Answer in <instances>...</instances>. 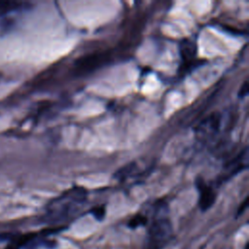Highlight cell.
<instances>
[{"mask_svg":"<svg viewBox=\"0 0 249 249\" xmlns=\"http://www.w3.org/2000/svg\"><path fill=\"white\" fill-rule=\"evenodd\" d=\"M91 215L97 220V221H102L105 217V214H106V210H105V207L104 206H95L93 207L90 211Z\"/></svg>","mask_w":249,"mask_h":249,"instance_id":"obj_9","label":"cell"},{"mask_svg":"<svg viewBox=\"0 0 249 249\" xmlns=\"http://www.w3.org/2000/svg\"><path fill=\"white\" fill-rule=\"evenodd\" d=\"M172 224L169 209L165 201H157L152 210L151 221L148 222V231L144 249H162L171 239Z\"/></svg>","mask_w":249,"mask_h":249,"instance_id":"obj_2","label":"cell"},{"mask_svg":"<svg viewBox=\"0 0 249 249\" xmlns=\"http://www.w3.org/2000/svg\"><path fill=\"white\" fill-rule=\"evenodd\" d=\"M221 116L219 113H213L210 116L203 119L196 128V133L197 139L206 142L213 138L220 127Z\"/></svg>","mask_w":249,"mask_h":249,"instance_id":"obj_4","label":"cell"},{"mask_svg":"<svg viewBox=\"0 0 249 249\" xmlns=\"http://www.w3.org/2000/svg\"><path fill=\"white\" fill-rule=\"evenodd\" d=\"M87 196V191L83 187L75 186L67 190L50 203L46 221L54 225L70 221L83 208Z\"/></svg>","mask_w":249,"mask_h":249,"instance_id":"obj_1","label":"cell"},{"mask_svg":"<svg viewBox=\"0 0 249 249\" xmlns=\"http://www.w3.org/2000/svg\"><path fill=\"white\" fill-rule=\"evenodd\" d=\"M247 92H248V86H247V82L245 81L244 84L241 86L240 90L238 91V96L243 97V96H245L247 94Z\"/></svg>","mask_w":249,"mask_h":249,"instance_id":"obj_10","label":"cell"},{"mask_svg":"<svg viewBox=\"0 0 249 249\" xmlns=\"http://www.w3.org/2000/svg\"><path fill=\"white\" fill-rule=\"evenodd\" d=\"M247 208V198H245V200L242 202V206L240 205V207L238 208V210H237V214H236V216H239L240 214H242L243 212H244V210Z\"/></svg>","mask_w":249,"mask_h":249,"instance_id":"obj_11","label":"cell"},{"mask_svg":"<svg viewBox=\"0 0 249 249\" xmlns=\"http://www.w3.org/2000/svg\"><path fill=\"white\" fill-rule=\"evenodd\" d=\"M248 165V154H247V148H244L239 154L231 158L227 161V163L224 165L222 172L217 178V185L223 184L226 181L230 180L231 177L235 176L240 171L247 168Z\"/></svg>","mask_w":249,"mask_h":249,"instance_id":"obj_3","label":"cell"},{"mask_svg":"<svg viewBox=\"0 0 249 249\" xmlns=\"http://www.w3.org/2000/svg\"><path fill=\"white\" fill-rule=\"evenodd\" d=\"M149 218L143 214H136L134 215L127 223V227L134 230L139 227H145L148 225Z\"/></svg>","mask_w":249,"mask_h":249,"instance_id":"obj_8","label":"cell"},{"mask_svg":"<svg viewBox=\"0 0 249 249\" xmlns=\"http://www.w3.org/2000/svg\"><path fill=\"white\" fill-rule=\"evenodd\" d=\"M197 48L196 41L192 39H185L180 44V54L183 62L189 64L196 60Z\"/></svg>","mask_w":249,"mask_h":249,"instance_id":"obj_6","label":"cell"},{"mask_svg":"<svg viewBox=\"0 0 249 249\" xmlns=\"http://www.w3.org/2000/svg\"><path fill=\"white\" fill-rule=\"evenodd\" d=\"M246 249H247V247H246Z\"/></svg>","mask_w":249,"mask_h":249,"instance_id":"obj_12","label":"cell"},{"mask_svg":"<svg viewBox=\"0 0 249 249\" xmlns=\"http://www.w3.org/2000/svg\"><path fill=\"white\" fill-rule=\"evenodd\" d=\"M37 237V233L29 232L25 234L14 235L10 240L5 249H20L24 246H27L33 239Z\"/></svg>","mask_w":249,"mask_h":249,"instance_id":"obj_7","label":"cell"},{"mask_svg":"<svg viewBox=\"0 0 249 249\" xmlns=\"http://www.w3.org/2000/svg\"><path fill=\"white\" fill-rule=\"evenodd\" d=\"M196 187L198 193V206L201 211H207L215 203L217 197L215 189L201 177L196 179Z\"/></svg>","mask_w":249,"mask_h":249,"instance_id":"obj_5","label":"cell"}]
</instances>
